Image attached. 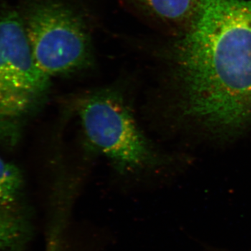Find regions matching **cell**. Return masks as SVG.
<instances>
[{
	"label": "cell",
	"mask_w": 251,
	"mask_h": 251,
	"mask_svg": "<svg viewBox=\"0 0 251 251\" xmlns=\"http://www.w3.org/2000/svg\"><path fill=\"white\" fill-rule=\"evenodd\" d=\"M175 52L185 115L229 134L251 120V0H199Z\"/></svg>",
	"instance_id": "6da1fadb"
},
{
	"label": "cell",
	"mask_w": 251,
	"mask_h": 251,
	"mask_svg": "<svg viewBox=\"0 0 251 251\" xmlns=\"http://www.w3.org/2000/svg\"><path fill=\"white\" fill-rule=\"evenodd\" d=\"M143 6L167 21H184L192 17L199 0H137Z\"/></svg>",
	"instance_id": "5b68a950"
},
{
	"label": "cell",
	"mask_w": 251,
	"mask_h": 251,
	"mask_svg": "<svg viewBox=\"0 0 251 251\" xmlns=\"http://www.w3.org/2000/svg\"><path fill=\"white\" fill-rule=\"evenodd\" d=\"M23 20L36 64L48 76L71 75L90 67V31L72 6L62 0H34Z\"/></svg>",
	"instance_id": "7a4b0ae2"
},
{
	"label": "cell",
	"mask_w": 251,
	"mask_h": 251,
	"mask_svg": "<svg viewBox=\"0 0 251 251\" xmlns=\"http://www.w3.org/2000/svg\"><path fill=\"white\" fill-rule=\"evenodd\" d=\"M57 240L58 239L56 238V239H54L52 238L51 239L50 244L49 245V251H59L58 249V243H57Z\"/></svg>",
	"instance_id": "52a82bcc"
},
{
	"label": "cell",
	"mask_w": 251,
	"mask_h": 251,
	"mask_svg": "<svg viewBox=\"0 0 251 251\" xmlns=\"http://www.w3.org/2000/svg\"><path fill=\"white\" fill-rule=\"evenodd\" d=\"M49 83L36 64L23 18L14 11L0 15V127L27 115Z\"/></svg>",
	"instance_id": "277c9868"
},
{
	"label": "cell",
	"mask_w": 251,
	"mask_h": 251,
	"mask_svg": "<svg viewBox=\"0 0 251 251\" xmlns=\"http://www.w3.org/2000/svg\"><path fill=\"white\" fill-rule=\"evenodd\" d=\"M77 112L85 136L117 171L135 173L158 163L122 94L104 89L79 100Z\"/></svg>",
	"instance_id": "3957f363"
},
{
	"label": "cell",
	"mask_w": 251,
	"mask_h": 251,
	"mask_svg": "<svg viewBox=\"0 0 251 251\" xmlns=\"http://www.w3.org/2000/svg\"><path fill=\"white\" fill-rule=\"evenodd\" d=\"M17 167L0 157V211H9L17 201L23 183Z\"/></svg>",
	"instance_id": "8992f818"
}]
</instances>
